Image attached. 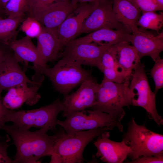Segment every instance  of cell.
Masks as SVG:
<instances>
[{
    "mask_svg": "<svg viewBox=\"0 0 163 163\" xmlns=\"http://www.w3.org/2000/svg\"><path fill=\"white\" fill-rule=\"evenodd\" d=\"M2 129L11 136L16 148L13 163L40 162L41 158L53 155L56 143L66 133L59 130L49 136L46 133L50 130L47 128L32 132L13 125H5Z\"/></svg>",
    "mask_w": 163,
    "mask_h": 163,
    "instance_id": "6da1fadb",
    "label": "cell"
},
{
    "mask_svg": "<svg viewBox=\"0 0 163 163\" xmlns=\"http://www.w3.org/2000/svg\"><path fill=\"white\" fill-rule=\"evenodd\" d=\"M131 77L121 83L102 80L96 94V104L91 109L122 119L125 114L123 107L132 105L134 95L129 87Z\"/></svg>",
    "mask_w": 163,
    "mask_h": 163,
    "instance_id": "7a4b0ae2",
    "label": "cell"
},
{
    "mask_svg": "<svg viewBox=\"0 0 163 163\" xmlns=\"http://www.w3.org/2000/svg\"><path fill=\"white\" fill-rule=\"evenodd\" d=\"M123 140L132 152L128 155L132 160L145 156H163V136L139 125L132 118L128 123V129Z\"/></svg>",
    "mask_w": 163,
    "mask_h": 163,
    "instance_id": "3957f363",
    "label": "cell"
},
{
    "mask_svg": "<svg viewBox=\"0 0 163 163\" xmlns=\"http://www.w3.org/2000/svg\"><path fill=\"white\" fill-rule=\"evenodd\" d=\"M108 130H110L105 127L80 131L72 136L66 133L56 143L50 162L83 163V152L86 146Z\"/></svg>",
    "mask_w": 163,
    "mask_h": 163,
    "instance_id": "277c9868",
    "label": "cell"
},
{
    "mask_svg": "<svg viewBox=\"0 0 163 163\" xmlns=\"http://www.w3.org/2000/svg\"><path fill=\"white\" fill-rule=\"evenodd\" d=\"M52 68L43 72L49 79L55 90L64 97L84 82L94 78L91 72L69 59L61 57Z\"/></svg>",
    "mask_w": 163,
    "mask_h": 163,
    "instance_id": "5b68a950",
    "label": "cell"
},
{
    "mask_svg": "<svg viewBox=\"0 0 163 163\" xmlns=\"http://www.w3.org/2000/svg\"><path fill=\"white\" fill-rule=\"evenodd\" d=\"M64 105L60 98L51 103L38 108L18 111L10 110L7 121L14 126L29 129L34 127L47 128L50 130L56 129L57 116L64 110Z\"/></svg>",
    "mask_w": 163,
    "mask_h": 163,
    "instance_id": "8992f818",
    "label": "cell"
},
{
    "mask_svg": "<svg viewBox=\"0 0 163 163\" xmlns=\"http://www.w3.org/2000/svg\"><path fill=\"white\" fill-rule=\"evenodd\" d=\"M64 121L57 120V124L62 127L67 134L72 136L77 132L99 127H107L110 130L115 127L122 132L121 119L106 113L92 110L72 113Z\"/></svg>",
    "mask_w": 163,
    "mask_h": 163,
    "instance_id": "52a82bcc",
    "label": "cell"
},
{
    "mask_svg": "<svg viewBox=\"0 0 163 163\" xmlns=\"http://www.w3.org/2000/svg\"><path fill=\"white\" fill-rule=\"evenodd\" d=\"M144 63L140 62L133 70L129 88L134 94L132 105L143 108L148 113L149 119L154 121L159 126L163 124L162 117L156 109L155 96L150 88L145 69Z\"/></svg>",
    "mask_w": 163,
    "mask_h": 163,
    "instance_id": "ba28073f",
    "label": "cell"
},
{
    "mask_svg": "<svg viewBox=\"0 0 163 163\" xmlns=\"http://www.w3.org/2000/svg\"><path fill=\"white\" fill-rule=\"evenodd\" d=\"M109 44L99 45L94 43L69 42L63 48L58 57H67L80 65L94 66L100 70L101 60Z\"/></svg>",
    "mask_w": 163,
    "mask_h": 163,
    "instance_id": "9c48e42d",
    "label": "cell"
},
{
    "mask_svg": "<svg viewBox=\"0 0 163 163\" xmlns=\"http://www.w3.org/2000/svg\"><path fill=\"white\" fill-rule=\"evenodd\" d=\"M8 44L19 63L24 62L25 66L29 62L33 64L30 67L35 72L32 77L33 81L42 83L44 78L43 71L49 67L42 59L31 38L26 36L19 39L13 40Z\"/></svg>",
    "mask_w": 163,
    "mask_h": 163,
    "instance_id": "30bf717a",
    "label": "cell"
},
{
    "mask_svg": "<svg viewBox=\"0 0 163 163\" xmlns=\"http://www.w3.org/2000/svg\"><path fill=\"white\" fill-rule=\"evenodd\" d=\"M113 0L99 1L95 8L84 22L79 34L89 33L104 28L123 29L131 32L115 19L113 10Z\"/></svg>",
    "mask_w": 163,
    "mask_h": 163,
    "instance_id": "8fae6325",
    "label": "cell"
},
{
    "mask_svg": "<svg viewBox=\"0 0 163 163\" xmlns=\"http://www.w3.org/2000/svg\"><path fill=\"white\" fill-rule=\"evenodd\" d=\"M99 85L94 78L87 80L82 83L75 92L64 97L62 117H66L73 112L83 111L94 105Z\"/></svg>",
    "mask_w": 163,
    "mask_h": 163,
    "instance_id": "7c38bea8",
    "label": "cell"
},
{
    "mask_svg": "<svg viewBox=\"0 0 163 163\" xmlns=\"http://www.w3.org/2000/svg\"><path fill=\"white\" fill-rule=\"evenodd\" d=\"M99 1L80 4L56 28L59 38L63 47L79 35L84 22Z\"/></svg>",
    "mask_w": 163,
    "mask_h": 163,
    "instance_id": "4fadbf2b",
    "label": "cell"
},
{
    "mask_svg": "<svg viewBox=\"0 0 163 163\" xmlns=\"http://www.w3.org/2000/svg\"><path fill=\"white\" fill-rule=\"evenodd\" d=\"M71 0H60L54 2L28 16L37 19L43 26L57 28L79 5Z\"/></svg>",
    "mask_w": 163,
    "mask_h": 163,
    "instance_id": "5bb4252c",
    "label": "cell"
},
{
    "mask_svg": "<svg viewBox=\"0 0 163 163\" xmlns=\"http://www.w3.org/2000/svg\"><path fill=\"white\" fill-rule=\"evenodd\" d=\"M22 84L38 85L42 83L30 80L20 66L12 51L0 62V88L2 91Z\"/></svg>",
    "mask_w": 163,
    "mask_h": 163,
    "instance_id": "9a60e30c",
    "label": "cell"
},
{
    "mask_svg": "<svg viewBox=\"0 0 163 163\" xmlns=\"http://www.w3.org/2000/svg\"><path fill=\"white\" fill-rule=\"evenodd\" d=\"M110 133L105 131L97 136L94 144L97 149L96 156L108 163H122L132 152L129 146L123 140L120 142L109 139Z\"/></svg>",
    "mask_w": 163,
    "mask_h": 163,
    "instance_id": "2e32d148",
    "label": "cell"
},
{
    "mask_svg": "<svg viewBox=\"0 0 163 163\" xmlns=\"http://www.w3.org/2000/svg\"><path fill=\"white\" fill-rule=\"evenodd\" d=\"M127 41L135 48L140 59L148 56L155 62L161 59L160 54L163 51V31L155 36L139 28V31L128 35Z\"/></svg>",
    "mask_w": 163,
    "mask_h": 163,
    "instance_id": "e0dca14e",
    "label": "cell"
},
{
    "mask_svg": "<svg viewBox=\"0 0 163 163\" xmlns=\"http://www.w3.org/2000/svg\"><path fill=\"white\" fill-rule=\"evenodd\" d=\"M109 47L113 56L117 72L126 79L130 77L133 70L140 62L135 48L126 41L111 45Z\"/></svg>",
    "mask_w": 163,
    "mask_h": 163,
    "instance_id": "ac0fdd59",
    "label": "cell"
},
{
    "mask_svg": "<svg viewBox=\"0 0 163 163\" xmlns=\"http://www.w3.org/2000/svg\"><path fill=\"white\" fill-rule=\"evenodd\" d=\"M38 85L28 86L22 84L12 87L8 90L2 99L4 106L8 109L13 110L21 107L24 104L32 106L37 104L41 96L38 93Z\"/></svg>",
    "mask_w": 163,
    "mask_h": 163,
    "instance_id": "d6986e66",
    "label": "cell"
},
{
    "mask_svg": "<svg viewBox=\"0 0 163 163\" xmlns=\"http://www.w3.org/2000/svg\"><path fill=\"white\" fill-rule=\"evenodd\" d=\"M37 39V47L43 61L46 64L56 60L63 46L59 38L56 28L43 25L42 31Z\"/></svg>",
    "mask_w": 163,
    "mask_h": 163,
    "instance_id": "ffe728a7",
    "label": "cell"
},
{
    "mask_svg": "<svg viewBox=\"0 0 163 163\" xmlns=\"http://www.w3.org/2000/svg\"><path fill=\"white\" fill-rule=\"evenodd\" d=\"M131 33L125 30H116L104 28L88 33L85 36L74 39L69 42L73 43H92L100 45L105 44L112 45L121 41H127L128 36Z\"/></svg>",
    "mask_w": 163,
    "mask_h": 163,
    "instance_id": "44dd1931",
    "label": "cell"
},
{
    "mask_svg": "<svg viewBox=\"0 0 163 163\" xmlns=\"http://www.w3.org/2000/svg\"><path fill=\"white\" fill-rule=\"evenodd\" d=\"M113 1V12L116 20L132 33L139 31L136 24L141 11L129 0Z\"/></svg>",
    "mask_w": 163,
    "mask_h": 163,
    "instance_id": "7402d4cb",
    "label": "cell"
},
{
    "mask_svg": "<svg viewBox=\"0 0 163 163\" xmlns=\"http://www.w3.org/2000/svg\"><path fill=\"white\" fill-rule=\"evenodd\" d=\"M25 16L15 18L0 17V42L8 44L15 39L17 29Z\"/></svg>",
    "mask_w": 163,
    "mask_h": 163,
    "instance_id": "603a6c76",
    "label": "cell"
},
{
    "mask_svg": "<svg viewBox=\"0 0 163 163\" xmlns=\"http://www.w3.org/2000/svg\"><path fill=\"white\" fill-rule=\"evenodd\" d=\"M136 25L142 29L152 30L159 34L163 26V13L158 14L154 11L142 13Z\"/></svg>",
    "mask_w": 163,
    "mask_h": 163,
    "instance_id": "cb8c5ba5",
    "label": "cell"
},
{
    "mask_svg": "<svg viewBox=\"0 0 163 163\" xmlns=\"http://www.w3.org/2000/svg\"><path fill=\"white\" fill-rule=\"evenodd\" d=\"M30 0H10L3 8L5 15L10 18L25 16L29 11Z\"/></svg>",
    "mask_w": 163,
    "mask_h": 163,
    "instance_id": "d4e9b609",
    "label": "cell"
},
{
    "mask_svg": "<svg viewBox=\"0 0 163 163\" xmlns=\"http://www.w3.org/2000/svg\"><path fill=\"white\" fill-rule=\"evenodd\" d=\"M43 25L37 19L30 16L25 18L21 23L19 30L31 38H37L41 33Z\"/></svg>",
    "mask_w": 163,
    "mask_h": 163,
    "instance_id": "484cf974",
    "label": "cell"
},
{
    "mask_svg": "<svg viewBox=\"0 0 163 163\" xmlns=\"http://www.w3.org/2000/svg\"><path fill=\"white\" fill-rule=\"evenodd\" d=\"M142 13L162 11L163 6L156 0H129Z\"/></svg>",
    "mask_w": 163,
    "mask_h": 163,
    "instance_id": "4316f807",
    "label": "cell"
},
{
    "mask_svg": "<svg viewBox=\"0 0 163 163\" xmlns=\"http://www.w3.org/2000/svg\"><path fill=\"white\" fill-rule=\"evenodd\" d=\"M150 75L155 84L154 93L163 87V59H161L155 63L150 71Z\"/></svg>",
    "mask_w": 163,
    "mask_h": 163,
    "instance_id": "83f0119b",
    "label": "cell"
},
{
    "mask_svg": "<svg viewBox=\"0 0 163 163\" xmlns=\"http://www.w3.org/2000/svg\"><path fill=\"white\" fill-rule=\"evenodd\" d=\"M60 0H30L29 4V9L28 12V15L54 2Z\"/></svg>",
    "mask_w": 163,
    "mask_h": 163,
    "instance_id": "f1b7e54d",
    "label": "cell"
},
{
    "mask_svg": "<svg viewBox=\"0 0 163 163\" xmlns=\"http://www.w3.org/2000/svg\"><path fill=\"white\" fill-rule=\"evenodd\" d=\"M8 136L0 139V163H13V160L8 156L7 152L9 138Z\"/></svg>",
    "mask_w": 163,
    "mask_h": 163,
    "instance_id": "f546056e",
    "label": "cell"
},
{
    "mask_svg": "<svg viewBox=\"0 0 163 163\" xmlns=\"http://www.w3.org/2000/svg\"><path fill=\"white\" fill-rule=\"evenodd\" d=\"M3 91L0 88V130L3 129L8 122L7 119L10 110L7 108L4 105L1 97V93ZM5 136H0V139L5 138Z\"/></svg>",
    "mask_w": 163,
    "mask_h": 163,
    "instance_id": "4dcf8cb0",
    "label": "cell"
},
{
    "mask_svg": "<svg viewBox=\"0 0 163 163\" xmlns=\"http://www.w3.org/2000/svg\"><path fill=\"white\" fill-rule=\"evenodd\" d=\"M130 163H163V156H148L140 157L135 160L127 161Z\"/></svg>",
    "mask_w": 163,
    "mask_h": 163,
    "instance_id": "1f68e13d",
    "label": "cell"
},
{
    "mask_svg": "<svg viewBox=\"0 0 163 163\" xmlns=\"http://www.w3.org/2000/svg\"><path fill=\"white\" fill-rule=\"evenodd\" d=\"M12 51L8 44L0 42V62Z\"/></svg>",
    "mask_w": 163,
    "mask_h": 163,
    "instance_id": "d6a6232c",
    "label": "cell"
},
{
    "mask_svg": "<svg viewBox=\"0 0 163 163\" xmlns=\"http://www.w3.org/2000/svg\"><path fill=\"white\" fill-rule=\"evenodd\" d=\"M71 2L75 4H80L87 3L98 2L102 0H71Z\"/></svg>",
    "mask_w": 163,
    "mask_h": 163,
    "instance_id": "836d02e7",
    "label": "cell"
},
{
    "mask_svg": "<svg viewBox=\"0 0 163 163\" xmlns=\"http://www.w3.org/2000/svg\"><path fill=\"white\" fill-rule=\"evenodd\" d=\"M10 0H0V4L3 8L5 5Z\"/></svg>",
    "mask_w": 163,
    "mask_h": 163,
    "instance_id": "e575fe53",
    "label": "cell"
},
{
    "mask_svg": "<svg viewBox=\"0 0 163 163\" xmlns=\"http://www.w3.org/2000/svg\"><path fill=\"white\" fill-rule=\"evenodd\" d=\"M5 15L3 9L0 4V17H4Z\"/></svg>",
    "mask_w": 163,
    "mask_h": 163,
    "instance_id": "d590c367",
    "label": "cell"
},
{
    "mask_svg": "<svg viewBox=\"0 0 163 163\" xmlns=\"http://www.w3.org/2000/svg\"><path fill=\"white\" fill-rule=\"evenodd\" d=\"M161 5L163 6V0H156Z\"/></svg>",
    "mask_w": 163,
    "mask_h": 163,
    "instance_id": "8d00e7d4",
    "label": "cell"
}]
</instances>
